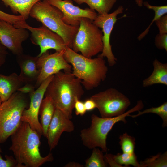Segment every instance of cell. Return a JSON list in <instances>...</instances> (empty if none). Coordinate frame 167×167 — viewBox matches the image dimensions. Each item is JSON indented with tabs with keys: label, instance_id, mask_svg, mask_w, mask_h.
Segmentation results:
<instances>
[{
	"label": "cell",
	"instance_id": "14",
	"mask_svg": "<svg viewBox=\"0 0 167 167\" xmlns=\"http://www.w3.org/2000/svg\"><path fill=\"white\" fill-rule=\"evenodd\" d=\"M47 1L62 12L64 22L72 26L79 27L81 19L84 18L93 21L98 15L95 10L89 8L82 9L74 5L72 0Z\"/></svg>",
	"mask_w": 167,
	"mask_h": 167
},
{
	"label": "cell",
	"instance_id": "11",
	"mask_svg": "<svg viewBox=\"0 0 167 167\" xmlns=\"http://www.w3.org/2000/svg\"><path fill=\"white\" fill-rule=\"evenodd\" d=\"M64 51H56L51 54L48 51L38 57V66L40 73L35 84V88H38L47 78L60 71L63 70L72 72V66L64 57Z\"/></svg>",
	"mask_w": 167,
	"mask_h": 167
},
{
	"label": "cell",
	"instance_id": "20",
	"mask_svg": "<svg viewBox=\"0 0 167 167\" xmlns=\"http://www.w3.org/2000/svg\"><path fill=\"white\" fill-rule=\"evenodd\" d=\"M9 7L13 13L19 14L26 20L28 19L33 6L41 0H0Z\"/></svg>",
	"mask_w": 167,
	"mask_h": 167
},
{
	"label": "cell",
	"instance_id": "29",
	"mask_svg": "<svg viewBox=\"0 0 167 167\" xmlns=\"http://www.w3.org/2000/svg\"><path fill=\"white\" fill-rule=\"evenodd\" d=\"M1 152L0 147V167H20L15 159L11 156L6 155V159H3L0 154Z\"/></svg>",
	"mask_w": 167,
	"mask_h": 167
},
{
	"label": "cell",
	"instance_id": "27",
	"mask_svg": "<svg viewBox=\"0 0 167 167\" xmlns=\"http://www.w3.org/2000/svg\"><path fill=\"white\" fill-rule=\"evenodd\" d=\"M119 143L122 152H134L135 139L134 137L129 135L126 132L119 136Z\"/></svg>",
	"mask_w": 167,
	"mask_h": 167
},
{
	"label": "cell",
	"instance_id": "12",
	"mask_svg": "<svg viewBox=\"0 0 167 167\" xmlns=\"http://www.w3.org/2000/svg\"><path fill=\"white\" fill-rule=\"evenodd\" d=\"M54 75L47 78L36 90L29 93L30 98L29 107L28 109H25L21 117V121L28 123L32 129L41 135H43V131L38 120L40 109L47 88Z\"/></svg>",
	"mask_w": 167,
	"mask_h": 167
},
{
	"label": "cell",
	"instance_id": "24",
	"mask_svg": "<svg viewBox=\"0 0 167 167\" xmlns=\"http://www.w3.org/2000/svg\"><path fill=\"white\" fill-rule=\"evenodd\" d=\"M137 114L134 115H129V116L135 118L147 113H154L158 115L162 119L163 127L167 126V102H165L161 105L157 107H152L146 109L143 111L139 110Z\"/></svg>",
	"mask_w": 167,
	"mask_h": 167
},
{
	"label": "cell",
	"instance_id": "21",
	"mask_svg": "<svg viewBox=\"0 0 167 167\" xmlns=\"http://www.w3.org/2000/svg\"><path fill=\"white\" fill-rule=\"evenodd\" d=\"M117 0H86L85 3L91 9L96 11L98 15L109 13Z\"/></svg>",
	"mask_w": 167,
	"mask_h": 167
},
{
	"label": "cell",
	"instance_id": "38",
	"mask_svg": "<svg viewBox=\"0 0 167 167\" xmlns=\"http://www.w3.org/2000/svg\"><path fill=\"white\" fill-rule=\"evenodd\" d=\"M136 4L139 7H142L143 6V0H135Z\"/></svg>",
	"mask_w": 167,
	"mask_h": 167
},
{
	"label": "cell",
	"instance_id": "40",
	"mask_svg": "<svg viewBox=\"0 0 167 167\" xmlns=\"http://www.w3.org/2000/svg\"><path fill=\"white\" fill-rule=\"evenodd\" d=\"M2 100L1 99V98L0 97V105L1 104V103H2Z\"/></svg>",
	"mask_w": 167,
	"mask_h": 167
},
{
	"label": "cell",
	"instance_id": "13",
	"mask_svg": "<svg viewBox=\"0 0 167 167\" xmlns=\"http://www.w3.org/2000/svg\"><path fill=\"white\" fill-rule=\"evenodd\" d=\"M29 36L26 29L15 28L10 23L0 20V41L13 54L23 53L22 43Z\"/></svg>",
	"mask_w": 167,
	"mask_h": 167
},
{
	"label": "cell",
	"instance_id": "16",
	"mask_svg": "<svg viewBox=\"0 0 167 167\" xmlns=\"http://www.w3.org/2000/svg\"><path fill=\"white\" fill-rule=\"evenodd\" d=\"M16 56V61L20 70L19 76L23 82L35 86L40 73L38 66V57L24 53Z\"/></svg>",
	"mask_w": 167,
	"mask_h": 167
},
{
	"label": "cell",
	"instance_id": "36",
	"mask_svg": "<svg viewBox=\"0 0 167 167\" xmlns=\"http://www.w3.org/2000/svg\"><path fill=\"white\" fill-rule=\"evenodd\" d=\"M84 103L87 111H92L96 108L95 103L90 98L86 100Z\"/></svg>",
	"mask_w": 167,
	"mask_h": 167
},
{
	"label": "cell",
	"instance_id": "5",
	"mask_svg": "<svg viewBox=\"0 0 167 167\" xmlns=\"http://www.w3.org/2000/svg\"><path fill=\"white\" fill-rule=\"evenodd\" d=\"M29 16L59 35L66 46L71 48L79 27L65 23L62 12L50 4L47 0H41L36 3L31 9Z\"/></svg>",
	"mask_w": 167,
	"mask_h": 167
},
{
	"label": "cell",
	"instance_id": "3",
	"mask_svg": "<svg viewBox=\"0 0 167 167\" xmlns=\"http://www.w3.org/2000/svg\"><path fill=\"white\" fill-rule=\"evenodd\" d=\"M63 55L66 62L72 66V73L81 80L86 90L98 87L106 79L108 69L104 58H87L68 47L64 50Z\"/></svg>",
	"mask_w": 167,
	"mask_h": 167
},
{
	"label": "cell",
	"instance_id": "26",
	"mask_svg": "<svg viewBox=\"0 0 167 167\" xmlns=\"http://www.w3.org/2000/svg\"><path fill=\"white\" fill-rule=\"evenodd\" d=\"M113 157L116 162L121 165H124L126 167H129L131 165L135 167H141L135 152L118 153L116 155H113Z\"/></svg>",
	"mask_w": 167,
	"mask_h": 167
},
{
	"label": "cell",
	"instance_id": "6",
	"mask_svg": "<svg viewBox=\"0 0 167 167\" xmlns=\"http://www.w3.org/2000/svg\"><path fill=\"white\" fill-rule=\"evenodd\" d=\"M27 105L24 93L19 91L0 105V143L5 142L19 127Z\"/></svg>",
	"mask_w": 167,
	"mask_h": 167
},
{
	"label": "cell",
	"instance_id": "31",
	"mask_svg": "<svg viewBox=\"0 0 167 167\" xmlns=\"http://www.w3.org/2000/svg\"><path fill=\"white\" fill-rule=\"evenodd\" d=\"M155 22L158 28L159 34H167V15H166L162 16Z\"/></svg>",
	"mask_w": 167,
	"mask_h": 167
},
{
	"label": "cell",
	"instance_id": "9",
	"mask_svg": "<svg viewBox=\"0 0 167 167\" xmlns=\"http://www.w3.org/2000/svg\"><path fill=\"white\" fill-rule=\"evenodd\" d=\"M14 26L15 28H25L31 32V42L40 47L38 57L49 49H54L59 52L64 50L67 47L60 36L43 25L39 28H34L29 25L24 20Z\"/></svg>",
	"mask_w": 167,
	"mask_h": 167
},
{
	"label": "cell",
	"instance_id": "10",
	"mask_svg": "<svg viewBox=\"0 0 167 167\" xmlns=\"http://www.w3.org/2000/svg\"><path fill=\"white\" fill-rule=\"evenodd\" d=\"M124 8L120 6L112 13L103 15H98L93 21V23L102 29L103 34V49L98 57L106 58L109 65L114 66L117 63V59L113 53L112 45L110 43V37L115 23L117 20L118 15L123 13Z\"/></svg>",
	"mask_w": 167,
	"mask_h": 167
},
{
	"label": "cell",
	"instance_id": "4",
	"mask_svg": "<svg viewBox=\"0 0 167 167\" xmlns=\"http://www.w3.org/2000/svg\"><path fill=\"white\" fill-rule=\"evenodd\" d=\"M144 107L143 101L140 100L134 107L118 116L104 118L92 114L89 127L82 130L80 132L83 144L89 149L99 147L103 152H107L108 150L106 143L107 135L114 125L120 121L126 124V117L132 113L141 110Z\"/></svg>",
	"mask_w": 167,
	"mask_h": 167
},
{
	"label": "cell",
	"instance_id": "22",
	"mask_svg": "<svg viewBox=\"0 0 167 167\" xmlns=\"http://www.w3.org/2000/svg\"><path fill=\"white\" fill-rule=\"evenodd\" d=\"M143 5L148 9L153 10L155 12V15L149 25L145 30L138 37V40L143 39L148 34L151 27L153 23L162 16L167 13V6H155L150 4L147 1L143 2Z\"/></svg>",
	"mask_w": 167,
	"mask_h": 167
},
{
	"label": "cell",
	"instance_id": "32",
	"mask_svg": "<svg viewBox=\"0 0 167 167\" xmlns=\"http://www.w3.org/2000/svg\"><path fill=\"white\" fill-rule=\"evenodd\" d=\"M74 108L75 109V113L76 115L83 116L87 111L84 102L80 100H77L75 103Z\"/></svg>",
	"mask_w": 167,
	"mask_h": 167
},
{
	"label": "cell",
	"instance_id": "15",
	"mask_svg": "<svg viewBox=\"0 0 167 167\" xmlns=\"http://www.w3.org/2000/svg\"><path fill=\"white\" fill-rule=\"evenodd\" d=\"M75 129L73 122L63 112L56 109L49 125L46 138L50 150L57 145L62 133L71 132Z\"/></svg>",
	"mask_w": 167,
	"mask_h": 167
},
{
	"label": "cell",
	"instance_id": "7",
	"mask_svg": "<svg viewBox=\"0 0 167 167\" xmlns=\"http://www.w3.org/2000/svg\"><path fill=\"white\" fill-rule=\"evenodd\" d=\"M92 22L87 18H82L71 48L88 58L101 53L103 47L102 31Z\"/></svg>",
	"mask_w": 167,
	"mask_h": 167
},
{
	"label": "cell",
	"instance_id": "34",
	"mask_svg": "<svg viewBox=\"0 0 167 167\" xmlns=\"http://www.w3.org/2000/svg\"><path fill=\"white\" fill-rule=\"evenodd\" d=\"M7 48L0 41V68L4 64L8 54Z\"/></svg>",
	"mask_w": 167,
	"mask_h": 167
},
{
	"label": "cell",
	"instance_id": "17",
	"mask_svg": "<svg viewBox=\"0 0 167 167\" xmlns=\"http://www.w3.org/2000/svg\"><path fill=\"white\" fill-rule=\"evenodd\" d=\"M23 84L19 75L15 73L8 75L0 73V97L2 102L8 100Z\"/></svg>",
	"mask_w": 167,
	"mask_h": 167
},
{
	"label": "cell",
	"instance_id": "25",
	"mask_svg": "<svg viewBox=\"0 0 167 167\" xmlns=\"http://www.w3.org/2000/svg\"><path fill=\"white\" fill-rule=\"evenodd\" d=\"M139 163L141 167H166L167 152L152 156L144 161H141Z\"/></svg>",
	"mask_w": 167,
	"mask_h": 167
},
{
	"label": "cell",
	"instance_id": "2",
	"mask_svg": "<svg viewBox=\"0 0 167 167\" xmlns=\"http://www.w3.org/2000/svg\"><path fill=\"white\" fill-rule=\"evenodd\" d=\"M82 86L81 80L72 72L61 71L54 75L45 95L51 99L56 109L71 119L75 101L84 94Z\"/></svg>",
	"mask_w": 167,
	"mask_h": 167
},
{
	"label": "cell",
	"instance_id": "19",
	"mask_svg": "<svg viewBox=\"0 0 167 167\" xmlns=\"http://www.w3.org/2000/svg\"><path fill=\"white\" fill-rule=\"evenodd\" d=\"M56 108L50 98L45 96L42 101L39 114L40 115V123L43 135L46 137L48 129L54 115Z\"/></svg>",
	"mask_w": 167,
	"mask_h": 167
},
{
	"label": "cell",
	"instance_id": "37",
	"mask_svg": "<svg viewBox=\"0 0 167 167\" xmlns=\"http://www.w3.org/2000/svg\"><path fill=\"white\" fill-rule=\"evenodd\" d=\"M83 166L82 165L74 161L69 162L65 166L66 167H83Z\"/></svg>",
	"mask_w": 167,
	"mask_h": 167
},
{
	"label": "cell",
	"instance_id": "18",
	"mask_svg": "<svg viewBox=\"0 0 167 167\" xmlns=\"http://www.w3.org/2000/svg\"><path fill=\"white\" fill-rule=\"evenodd\" d=\"M153 70L151 75L143 80L142 85L147 87L157 84L167 85V63H162L157 59L153 62Z\"/></svg>",
	"mask_w": 167,
	"mask_h": 167
},
{
	"label": "cell",
	"instance_id": "23",
	"mask_svg": "<svg viewBox=\"0 0 167 167\" xmlns=\"http://www.w3.org/2000/svg\"><path fill=\"white\" fill-rule=\"evenodd\" d=\"M90 156L85 161V167H106L108 164L104 159L103 152L95 148L92 149Z\"/></svg>",
	"mask_w": 167,
	"mask_h": 167
},
{
	"label": "cell",
	"instance_id": "35",
	"mask_svg": "<svg viewBox=\"0 0 167 167\" xmlns=\"http://www.w3.org/2000/svg\"><path fill=\"white\" fill-rule=\"evenodd\" d=\"M35 88V86L31 84H26L25 85L21 87L18 90L23 93H30L34 91Z\"/></svg>",
	"mask_w": 167,
	"mask_h": 167
},
{
	"label": "cell",
	"instance_id": "39",
	"mask_svg": "<svg viewBox=\"0 0 167 167\" xmlns=\"http://www.w3.org/2000/svg\"><path fill=\"white\" fill-rule=\"evenodd\" d=\"M78 4L80 5L85 3L86 0H73Z\"/></svg>",
	"mask_w": 167,
	"mask_h": 167
},
{
	"label": "cell",
	"instance_id": "8",
	"mask_svg": "<svg viewBox=\"0 0 167 167\" xmlns=\"http://www.w3.org/2000/svg\"><path fill=\"white\" fill-rule=\"evenodd\" d=\"M90 98L95 102L101 117L104 118L123 114L131 104L128 97L114 88L100 92L91 96Z\"/></svg>",
	"mask_w": 167,
	"mask_h": 167
},
{
	"label": "cell",
	"instance_id": "28",
	"mask_svg": "<svg viewBox=\"0 0 167 167\" xmlns=\"http://www.w3.org/2000/svg\"><path fill=\"white\" fill-rule=\"evenodd\" d=\"M0 20L10 23L13 25L25 20L20 15H15L6 13L0 10Z\"/></svg>",
	"mask_w": 167,
	"mask_h": 167
},
{
	"label": "cell",
	"instance_id": "1",
	"mask_svg": "<svg viewBox=\"0 0 167 167\" xmlns=\"http://www.w3.org/2000/svg\"><path fill=\"white\" fill-rule=\"evenodd\" d=\"M41 136L28 123L22 121L11 136L12 143L9 149L20 167H39L53 160L51 153L45 157L41 156L39 150Z\"/></svg>",
	"mask_w": 167,
	"mask_h": 167
},
{
	"label": "cell",
	"instance_id": "33",
	"mask_svg": "<svg viewBox=\"0 0 167 167\" xmlns=\"http://www.w3.org/2000/svg\"><path fill=\"white\" fill-rule=\"evenodd\" d=\"M105 161L111 167H125L118 164L113 157V155L106 153L104 155Z\"/></svg>",
	"mask_w": 167,
	"mask_h": 167
},
{
	"label": "cell",
	"instance_id": "30",
	"mask_svg": "<svg viewBox=\"0 0 167 167\" xmlns=\"http://www.w3.org/2000/svg\"><path fill=\"white\" fill-rule=\"evenodd\" d=\"M155 45L159 49L167 51V34L158 33L155 39Z\"/></svg>",
	"mask_w": 167,
	"mask_h": 167
}]
</instances>
